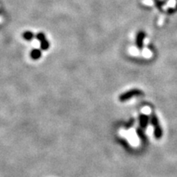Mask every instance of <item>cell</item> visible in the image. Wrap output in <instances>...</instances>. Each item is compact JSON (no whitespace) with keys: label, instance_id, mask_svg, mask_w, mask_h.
I'll return each instance as SVG.
<instances>
[{"label":"cell","instance_id":"cell-1","mask_svg":"<svg viewBox=\"0 0 177 177\" xmlns=\"http://www.w3.org/2000/svg\"><path fill=\"white\" fill-rule=\"evenodd\" d=\"M136 91H130V92H128L126 93H124V94H122L121 97H120V100L121 101H125V100H127L129 99L131 97L134 96V94H136Z\"/></svg>","mask_w":177,"mask_h":177},{"label":"cell","instance_id":"cell-2","mask_svg":"<svg viewBox=\"0 0 177 177\" xmlns=\"http://www.w3.org/2000/svg\"><path fill=\"white\" fill-rule=\"evenodd\" d=\"M31 58L33 59H38L41 57V52L38 49H34L33 51H31Z\"/></svg>","mask_w":177,"mask_h":177},{"label":"cell","instance_id":"cell-3","mask_svg":"<svg viewBox=\"0 0 177 177\" xmlns=\"http://www.w3.org/2000/svg\"><path fill=\"white\" fill-rule=\"evenodd\" d=\"M23 37L27 40H31V39L34 37V34H33V33H31V31H25V33L23 34Z\"/></svg>","mask_w":177,"mask_h":177},{"label":"cell","instance_id":"cell-4","mask_svg":"<svg viewBox=\"0 0 177 177\" xmlns=\"http://www.w3.org/2000/svg\"><path fill=\"white\" fill-rule=\"evenodd\" d=\"M40 47L42 49H44V50L48 49H49V43L46 40H44L43 41H41Z\"/></svg>","mask_w":177,"mask_h":177},{"label":"cell","instance_id":"cell-5","mask_svg":"<svg viewBox=\"0 0 177 177\" xmlns=\"http://www.w3.org/2000/svg\"><path fill=\"white\" fill-rule=\"evenodd\" d=\"M37 40L39 41H43L44 40H45V36H44V34L43 33H39L37 34Z\"/></svg>","mask_w":177,"mask_h":177},{"label":"cell","instance_id":"cell-6","mask_svg":"<svg viewBox=\"0 0 177 177\" xmlns=\"http://www.w3.org/2000/svg\"><path fill=\"white\" fill-rule=\"evenodd\" d=\"M33 44H34V46L35 47H39L40 46V41L38 40H34L33 41Z\"/></svg>","mask_w":177,"mask_h":177},{"label":"cell","instance_id":"cell-7","mask_svg":"<svg viewBox=\"0 0 177 177\" xmlns=\"http://www.w3.org/2000/svg\"><path fill=\"white\" fill-rule=\"evenodd\" d=\"M1 22H3V18H2V17L0 16V23H1Z\"/></svg>","mask_w":177,"mask_h":177}]
</instances>
